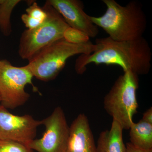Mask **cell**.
<instances>
[{
	"instance_id": "6da1fadb",
	"label": "cell",
	"mask_w": 152,
	"mask_h": 152,
	"mask_svg": "<svg viewBox=\"0 0 152 152\" xmlns=\"http://www.w3.org/2000/svg\"><path fill=\"white\" fill-rule=\"evenodd\" d=\"M95 44L94 51L80 55L76 60L77 74H83L91 64L119 66L124 72L130 71L138 76L147 75L151 70V51L144 37L134 40L117 41L107 37L97 39Z\"/></svg>"
},
{
	"instance_id": "7a4b0ae2",
	"label": "cell",
	"mask_w": 152,
	"mask_h": 152,
	"mask_svg": "<svg viewBox=\"0 0 152 152\" xmlns=\"http://www.w3.org/2000/svg\"><path fill=\"white\" fill-rule=\"evenodd\" d=\"M102 1L107 9L105 12L100 17L91 16V19L109 37L115 41H126L143 37L147 20L140 3L133 1L123 6L115 0Z\"/></svg>"
},
{
	"instance_id": "3957f363",
	"label": "cell",
	"mask_w": 152,
	"mask_h": 152,
	"mask_svg": "<svg viewBox=\"0 0 152 152\" xmlns=\"http://www.w3.org/2000/svg\"><path fill=\"white\" fill-rule=\"evenodd\" d=\"M96 49V45L91 41L76 45L63 38L44 49L26 66L38 80L50 81L56 79L62 70L69 58L76 55L90 54Z\"/></svg>"
},
{
	"instance_id": "277c9868",
	"label": "cell",
	"mask_w": 152,
	"mask_h": 152,
	"mask_svg": "<svg viewBox=\"0 0 152 152\" xmlns=\"http://www.w3.org/2000/svg\"><path fill=\"white\" fill-rule=\"evenodd\" d=\"M138 76L130 71L124 72L104 98L106 111L123 129H130L134 123L133 116L137 113L136 93L139 86Z\"/></svg>"
},
{
	"instance_id": "5b68a950",
	"label": "cell",
	"mask_w": 152,
	"mask_h": 152,
	"mask_svg": "<svg viewBox=\"0 0 152 152\" xmlns=\"http://www.w3.org/2000/svg\"><path fill=\"white\" fill-rule=\"evenodd\" d=\"M43 8L47 14L45 21L36 28L25 30L20 38L18 54L23 60L29 61L44 49L63 39L65 31L69 27L48 1Z\"/></svg>"
},
{
	"instance_id": "8992f818",
	"label": "cell",
	"mask_w": 152,
	"mask_h": 152,
	"mask_svg": "<svg viewBox=\"0 0 152 152\" xmlns=\"http://www.w3.org/2000/svg\"><path fill=\"white\" fill-rule=\"evenodd\" d=\"M34 77L26 66H15L7 60H0V98L1 104L7 109H15L23 105L30 95L25 91L27 85L32 86Z\"/></svg>"
},
{
	"instance_id": "52a82bcc",
	"label": "cell",
	"mask_w": 152,
	"mask_h": 152,
	"mask_svg": "<svg viewBox=\"0 0 152 152\" xmlns=\"http://www.w3.org/2000/svg\"><path fill=\"white\" fill-rule=\"evenodd\" d=\"M41 121L45 127L42 137L34 139L28 146L38 152H66L70 127L62 108L57 107L49 116Z\"/></svg>"
},
{
	"instance_id": "ba28073f",
	"label": "cell",
	"mask_w": 152,
	"mask_h": 152,
	"mask_svg": "<svg viewBox=\"0 0 152 152\" xmlns=\"http://www.w3.org/2000/svg\"><path fill=\"white\" fill-rule=\"evenodd\" d=\"M41 121L31 115L19 116L11 113L0 104V140L28 145L35 138Z\"/></svg>"
},
{
	"instance_id": "9c48e42d",
	"label": "cell",
	"mask_w": 152,
	"mask_h": 152,
	"mask_svg": "<svg viewBox=\"0 0 152 152\" xmlns=\"http://www.w3.org/2000/svg\"><path fill=\"white\" fill-rule=\"evenodd\" d=\"M62 17L70 27L83 32L90 38H95L99 28L92 21L91 16L85 12L83 2L79 0H48Z\"/></svg>"
},
{
	"instance_id": "30bf717a",
	"label": "cell",
	"mask_w": 152,
	"mask_h": 152,
	"mask_svg": "<svg viewBox=\"0 0 152 152\" xmlns=\"http://www.w3.org/2000/svg\"><path fill=\"white\" fill-rule=\"evenodd\" d=\"M94 135L88 118L79 114L70 126L66 152H96Z\"/></svg>"
},
{
	"instance_id": "8fae6325",
	"label": "cell",
	"mask_w": 152,
	"mask_h": 152,
	"mask_svg": "<svg viewBox=\"0 0 152 152\" xmlns=\"http://www.w3.org/2000/svg\"><path fill=\"white\" fill-rule=\"evenodd\" d=\"M123 130L120 124L113 120L110 129L100 134L96 152H126Z\"/></svg>"
},
{
	"instance_id": "7c38bea8",
	"label": "cell",
	"mask_w": 152,
	"mask_h": 152,
	"mask_svg": "<svg viewBox=\"0 0 152 152\" xmlns=\"http://www.w3.org/2000/svg\"><path fill=\"white\" fill-rule=\"evenodd\" d=\"M129 129L131 143L142 148L152 149V124L141 119L133 123Z\"/></svg>"
},
{
	"instance_id": "4fadbf2b",
	"label": "cell",
	"mask_w": 152,
	"mask_h": 152,
	"mask_svg": "<svg viewBox=\"0 0 152 152\" xmlns=\"http://www.w3.org/2000/svg\"><path fill=\"white\" fill-rule=\"evenodd\" d=\"M20 0H0V31L8 37L12 32L11 17L14 9Z\"/></svg>"
},
{
	"instance_id": "5bb4252c",
	"label": "cell",
	"mask_w": 152,
	"mask_h": 152,
	"mask_svg": "<svg viewBox=\"0 0 152 152\" xmlns=\"http://www.w3.org/2000/svg\"><path fill=\"white\" fill-rule=\"evenodd\" d=\"M63 38L68 42L76 45L85 43L90 41L89 37L85 33L70 27L65 31Z\"/></svg>"
},
{
	"instance_id": "9a60e30c",
	"label": "cell",
	"mask_w": 152,
	"mask_h": 152,
	"mask_svg": "<svg viewBox=\"0 0 152 152\" xmlns=\"http://www.w3.org/2000/svg\"><path fill=\"white\" fill-rule=\"evenodd\" d=\"M0 152H35L24 144L18 142L0 140Z\"/></svg>"
},
{
	"instance_id": "2e32d148",
	"label": "cell",
	"mask_w": 152,
	"mask_h": 152,
	"mask_svg": "<svg viewBox=\"0 0 152 152\" xmlns=\"http://www.w3.org/2000/svg\"><path fill=\"white\" fill-rule=\"evenodd\" d=\"M26 12L30 17L41 23H44L46 20V12L43 7L41 8L38 5L37 3L35 1L29 5L28 7L26 10Z\"/></svg>"
},
{
	"instance_id": "e0dca14e",
	"label": "cell",
	"mask_w": 152,
	"mask_h": 152,
	"mask_svg": "<svg viewBox=\"0 0 152 152\" xmlns=\"http://www.w3.org/2000/svg\"><path fill=\"white\" fill-rule=\"evenodd\" d=\"M21 20L28 29L32 30L39 26L43 23L33 18L26 13L23 14L21 16Z\"/></svg>"
},
{
	"instance_id": "ac0fdd59",
	"label": "cell",
	"mask_w": 152,
	"mask_h": 152,
	"mask_svg": "<svg viewBox=\"0 0 152 152\" xmlns=\"http://www.w3.org/2000/svg\"><path fill=\"white\" fill-rule=\"evenodd\" d=\"M126 152H152V149H145L134 145L130 142L127 143L126 145Z\"/></svg>"
},
{
	"instance_id": "d6986e66",
	"label": "cell",
	"mask_w": 152,
	"mask_h": 152,
	"mask_svg": "<svg viewBox=\"0 0 152 152\" xmlns=\"http://www.w3.org/2000/svg\"><path fill=\"white\" fill-rule=\"evenodd\" d=\"M145 122L152 124V107H151L143 114L142 119Z\"/></svg>"
},
{
	"instance_id": "ffe728a7",
	"label": "cell",
	"mask_w": 152,
	"mask_h": 152,
	"mask_svg": "<svg viewBox=\"0 0 152 152\" xmlns=\"http://www.w3.org/2000/svg\"><path fill=\"white\" fill-rule=\"evenodd\" d=\"M0 104H1V98H0Z\"/></svg>"
}]
</instances>
